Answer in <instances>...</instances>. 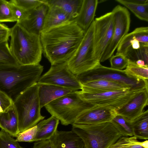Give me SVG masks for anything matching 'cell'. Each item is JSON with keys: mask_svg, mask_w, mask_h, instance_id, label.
Listing matches in <instances>:
<instances>
[{"mask_svg": "<svg viewBox=\"0 0 148 148\" xmlns=\"http://www.w3.org/2000/svg\"><path fill=\"white\" fill-rule=\"evenodd\" d=\"M134 136L137 139H148V110L144 111L139 116L131 122Z\"/></svg>", "mask_w": 148, "mask_h": 148, "instance_id": "d4e9b609", "label": "cell"}, {"mask_svg": "<svg viewBox=\"0 0 148 148\" xmlns=\"http://www.w3.org/2000/svg\"><path fill=\"white\" fill-rule=\"evenodd\" d=\"M85 32L74 20L40 35L44 56L53 65L66 62L74 53Z\"/></svg>", "mask_w": 148, "mask_h": 148, "instance_id": "6da1fadb", "label": "cell"}, {"mask_svg": "<svg viewBox=\"0 0 148 148\" xmlns=\"http://www.w3.org/2000/svg\"><path fill=\"white\" fill-rule=\"evenodd\" d=\"M13 104V100L6 93L0 90V106L3 111Z\"/></svg>", "mask_w": 148, "mask_h": 148, "instance_id": "74e56055", "label": "cell"}, {"mask_svg": "<svg viewBox=\"0 0 148 148\" xmlns=\"http://www.w3.org/2000/svg\"><path fill=\"white\" fill-rule=\"evenodd\" d=\"M15 21L8 1L0 0V23Z\"/></svg>", "mask_w": 148, "mask_h": 148, "instance_id": "d6a6232c", "label": "cell"}, {"mask_svg": "<svg viewBox=\"0 0 148 148\" xmlns=\"http://www.w3.org/2000/svg\"><path fill=\"white\" fill-rule=\"evenodd\" d=\"M43 70L36 64L0 66V90L13 101L21 92L37 83Z\"/></svg>", "mask_w": 148, "mask_h": 148, "instance_id": "7a4b0ae2", "label": "cell"}, {"mask_svg": "<svg viewBox=\"0 0 148 148\" xmlns=\"http://www.w3.org/2000/svg\"><path fill=\"white\" fill-rule=\"evenodd\" d=\"M125 56L129 60L135 62L138 60H142L148 65V44L142 43L140 48L136 49L130 48Z\"/></svg>", "mask_w": 148, "mask_h": 148, "instance_id": "83f0119b", "label": "cell"}, {"mask_svg": "<svg viewBox=\"0 0 148 148\" xmlns=\"http://www.w3.org/2000/svg\"><path fill=\"white\" fill-rule=\"evenodd\" d=\"M59 120L51 116L38 123V129L34 142L49 139L58 130Z\"/></svg>", "mask_w": 148, "mask_h": 148, "instance_id": "603a6c76", "label": "cell"}, {"mask_svg": "<svg viewBox=\"0 0 148 148\" xmlns=\"http://www.w3.org/2000/svg\"><path fill=\"white\" fill-rule=\"evenodd\" d=\"M117 115L114 110L96 106L82 113L73 123L93 125L110 122Z\"/></svg>", "mask_w": 148, "mask_h": 148, "instance_id": "4fadbf2b", "label": "cell"}, {"mask_svg": "<svg viewBox=\"0 0 148 148\" xmlns=\"http://www.w3.org/2000/svg\"><path fill=\"white\" fill-rule=\"evenodd\" d=\"M0 148H23L9 134L1 129L0 131Z\"/></svg>", "mask_w": 148, "mask_h": 148, "instance_id": "1f68e13d", "label": "cell"}, {"mask_svg": "<svg viewBox=\"0 0 148 148\" xmlns=\"http://www.w3.org/2000/svg\"><path fill=\"white\" fill-rule=\"evenodd\" d=\"M116 1L129 9L140 19L147 22L148 21V3L138 4L130 2L128 0H116Z\"/></svg>", "mask_w": 148, "mask_h": 148, "instance_id": "484cf974", "label": "cell"}, {"mask_svg": "<svg viewBox=\"0 0 148 148\" xmlns=\"http://www.w3.org/2000/svg\"><path fill=\"white\" fill-rule=\"evenodd\" d=\"M111 122L114 125L123 136H134L131 122L127 121L122 116L117 115Z\"/></svg>", "mask_w": 148, "mask_h": 148, "instance_id": "f546056e", "label": "cell"}, {"mask_svg": "<svg viewBox=\"0 0 148 148\" xmlns=\"http://www.w3.org/2000/svg\"><path fill=\"white\" fill-rule=\"evenodd\" d=\"M129 1L138 4H144L148 3V0H128Z\"/></svg>", "mask_w": 148, "mask_h": 148, "instance_id": "60d3db41", "label": "cell"}, {"mask_svg": "<svg viewBox=\"0 0 148 148\" xmlns=\"http://www.w3.org/2000/svg\"><path fill=\"white\" fill-rule=\"evenodd\" d=\"M47 5L48 9L42 32L64 25L74 20L60 8L52 5Z\"/></svg>", "mask_w": 148, "mask_h": 148, "instance_id": "ffe728a7", "label": "cell"}, {"mask_svg": "<svg viewBox=\"0 0 148 148\" xmlns=\"http://www.w3.org/2000/svg\"><path fill=\"white\" fill-rule=\"evenodd\" d=\"M128 61L129 60L124 55L116 54L110 58V67L117 70H122L126 68Z\"/></svg>", "mask_w": 148, "mask_h": 148, "instance_id": "836d02e7", "label": "cell"}, {"mask_svg": "<svg viewBox=\"0 0 148 148\" xmlns=\"http://www.w3.org/2000/svg\"><path fill=\"white\" fill-rule=\"evenodd\" d=\"M112 12L114 18L113 35L110 43L100 59V62L106 61L113 55L121 40L128 33L130 29V17L127 9L117 5Z\"/></svg>", "mask_w": 148, "mask_h": 148, "instance_id": "30bf717a", "label": "cell"}, {"mask_svg": "<svg viewBox=\"0 0 148 148\" xmlns=\"http://www.w3.org/2000/svg\"><path fill=\"white\" fill-rule=\"evenodd\" d=\"M37 84L41 108L58 98L73 91H75L55 85L38 83Z\"/></svg>", "mask_w": 148, "mask_h": 148, "instance_id": "ac0fdd59", "label": "cell"}, {"mask_svg": "<svg viewBox=\"0 0 148 148\" xmlns=\"http://www.w3.org/2000/svg\"><path fill=\"white\" fill-rule=\"evenodd\" d=\"M13 17L16 23H20L24 19L28 14L26 11L17 5L12 0L8 1Z\"/></svg>", "mask_w": 148, "mask_h": 148, "instance_id": "8d00e7d4", "label": "cell"}, {"mask_svg": "<svg viewBox=\"0 0 148 148\" xmlns=\"http://www.w3.org/2000/svg\"><path fill=\"white\" fill-rule=\"evenodd\" d=\"M82 85L81 90L88 92H105L132 88L129 86L121 83L105 79L92 80Z\"/></svg>", "mask_w": 148, "mask_h": 148, "instance_id": "44dd1931", "label": "cell"}, {"mask_svg": "<svg viewBox=\"0 0 148 148\" xmlns=\"http://www.w3.org/2000/svg\"><path fill=\"white\" fill-rule=\"evenodd\" d=\"M145 89L128 88L105 92H88L81 90L77 92L83 99L95 106L107 107L116 110Z\"/></svg>", "mask_w": 148, "mask_h": 148, "instance_id": "9c48e42d", "label": "cell"}, {"mask_svg": "<svg viewBox=\"0 0 148 148\" xmlns=\"http://www.w3.org/2000/svg\"><path fill=\"white\" fill-rule=\"evenodd\" d=\"M83 0H45L47 5L57 6L63 10L73 19L77 16Z\"/></svg>", "mask_w": 148, "mask_h": 148, "instance_id": "cb8c5ba5", "label": "cell"}, {"mask_svg": "<svg viewBox=\"0 0 148 148\" xmlns=\"http://www.w3.org/2000/svg\"><path fill=\"white\" fill-rule=\"evenodd\" d=\"M94 22V55L100 62L112 36L114 28V18L112 12L111 11L96 18Z\"/></svg>", "mask_w": 148, "mask_h": 148, "instance_id": "8fae6325", "label": "cell"}, {"mask_svg": "<svg viewBox=\"0 0 148 148\" xmlns=\"http://www.w3.org/2000/svg\"><path fill=\"white\" fill-rule=\"evenodd\" d=\"M10 28L0 23V42L8 41L10 36Z\"/></svg>", "mask_w": 148, "mask_h": 148, "instance_id": "f35d334b", "label": "cell"}, {"mask_svg": "<svg viewBox=\"0 0 148 148\" xmlns=\"http://www.w3.org/2000/svg\"><path fill=\"white\" fill-rule=\"evenodd\" d=\"M12 1L26 11L33 10L45 3L44 0H12Z\"/></svg>", "mask_w": 148, "mask_h": 148, "instance_id": "d590c367", "label": "cell"}, {"mask_svg": "<svg viewBox=\"0 0 148 148\" xmlns=\"http://www.w3.org/2000/svg\"><path fill=\"white\" fill-rule=\"evenodd\" d=\"M94 21L85 32L77 49L66 62L69 69L75 75L91 70L100 63L94 55Z\"/></svg>", "mask_w": 148, "mask_h": 148, "instance_id": "52a82bcc", "label": "cell"}, {"mask_svg": "<svg viewBox=\"0 0 148 148\" xmlns=\"http://www.w3.org/2000/svg\"><path fill=\"white\" fill-rule=\"evenodd\" d=\"M142 43H148L147 27L136 28L132 32L128 33L119 44L116 54L125 56L130 48L134 49H138L140 48Z\"/></svg>", "mask_w": 148, "mask_h": 148, "instance_id": "2e32d148", "label": "cell"}, {"mask_svg": "<svg viewBox=\"0 0 148 148\" xmlns=\"http://www.w3.org/2000/svg\"><path fill=\"white\" fill-rule=\"evenodd\" d=\"M10 51L19 65L39 64L43 53L40 35L31 33L19 23L11 28Z\"/></svg>", "mask_w": 148, "mask_h": 148, "instance_id": "3957f363", "label": "cell"}, {"mask_svg": "<svg viewBox=\"0 0 148 148\" xmlns=\"http://www.w3.org/2000/svg\"><path fill=\"white\" fill-rule=\"evenodd\" d=\"M0 128L13 137L20 133L17 113L13 104L0 113Z\"/></svg>", "mask_w": 148, "mask_h": 148, "instance_id": "7402d4cb", "label": "cell"}, {"mask_svg": "<svg viewBox=\"0 0 148 148\" xmlns=\"http://www.w3.org/2000/svg\"><path fill=\"white\" fill-rule=\"evenodd\" d=\"M3 112V111L1 108V107L0 106V113H1Z\"/></svg>", "mask_w": 148, "mask_h": 148, "instance_id": "b9f144b4", "label": "cell"}, {"mask_svg": "<svg viewBox=\"0 0 148 148\" xmlns=\"http://www.w3.org/2000/svg\"><path fill=\"white\" fill-rule=\"evenodd\" d=\"M124 70L128 76L148 83V65L140 66L129 60L128 64Z\"/></svg>", "mask_w": 148, "mask_h": 148, "instance_id": "4316f807", "label": "cell"}, {"mask_svg": "<svg viewBox=\"0 0 148 148\" xmlns=\"http://www.w3.org/2000/svg\"><path fill=\"white\" fill-rule=\"evenodd\" d=\"M98 0H83L78 15L74 19L85 32L94 21Z\"/></svg>", "mask_w": 148, "mask_h": 148, "instance_id": "d6986e66", "label": "cell"}, {"mask_svg": "<svg viewBox=\"0 0 148 148\" xmlns=\"http://www.w3.org/2000/svg\"><path fill=\"white\" fill-rule=\"evenodd\" d=\"M19 65L10 51L8 41L0 42V66Z\"/></svg>", "mask_w": 148, "mask_h": 148, "instance_id": "f1b7e54d", "label": "cell"}, {"mask_svg": "<svg viewBox=\"0 0 148 148\" xmlns=\"http://www.w3.org/2000/svg\"><path fill=\"white\" fill-rule=\"evenodd\" d=\"M148 90L145 89L138 92L127 103L116 111L117 115L131 122L143 113L144 108L148 105Z\"/></svg>", "mask_w": 148, "mask_h": 148, "instance_id": "5bb4252c", "label": "cell"}, {"mask_svg": "<svg viewBox=\"0 0 148 148\" xmlns=\"http://www.w3.org/2000/svg\"><path fill=\"white\" fill-rule=\"evenodd\" d=\"M81 84L97 79L117 82L129 86L134 89L148 90V83L127 75L124 70H119L104 66L99 63L93 69L76 75Z\"/></svg>", "mask_w": 148, "mask_h": 148, "instance_id": "ba28073f", "label": "cell"}, {"mask_svg": "<svg viewBox=\"0 0 148 148\" xmlns=\"http://www.w3.org/2000/svg\"><path fill=\"white\" fill-rule=\"evenodd\" d=\"M49 140L52 148H85L82 139L72 130H57Z\"/></svg>", "mask_w": 148, "mask_h": 148, "instance_id": "e0dca14e", "label": "cell"}, {"mask_svg": "<svg viewBox=\"0 0 148 148\" xmlns=\"http://www.w3.org/2000/svg\"><path fill=\"white\" fill-rule=\"evenodd\" d=\"M85 148H86L85 147Z\"/></svg>", "mask_w": 148, "mask_h": 148, "instance_id": "7bdbcfd3", "label": "cell"}, {"mask_svg": "<svg viewBox=\"0 0 148 148\" xmlns=\"http://www.w3.org/2000/svg\"><path fill=\"white\" fill-rule=\"evenodd\" d=\"M109 148H145L134 136H122Z\"/></svg>", "mask_w": 148, "mask_h": 148, "instance_id": "4dcf8cb0", "label": "cell"}, {"mask_svg": "<svg viewBox=\"0 0 148 148\" xmlns=\"http://www.w3.org/2000/svg\"><path fill=\"white\" fill-rule=\"evenodd\" d=\"M45 3L28 12L26 17L19 23L29 32L40 35L43 28L48 6Z\"/></svg>", "mask_w": 148, "mask_h": 148, "instance_id": "9a60e30c", "label": "cell"}, {"mask_svg": "<svg viewBox=\"0 0 148 148\" xmlns=\"http://www.w3.org/2000/svg\"><path fill=\"white\" fill-rule=\"evenodd\" d=\"M38 129L37 124L32 128L20 132L16 137V140L18 142H34Z\"/></svg>", "mask_w": 148, "mask_h": 148, "instance_id": "e575fe53", "label": "cell"}, {"mask_svg": "<svg viewBox=\"0 0 148 148\" xmlns=\"http://www.w3.org/2000/svg\"><path fill=\"white\" fill-rule=\"evenodd\" d=\"M33 148H52L49 139L35 142Z\"/></svg>", "mask_w": 148, "mask_h": 148, "instance_id": "ab89813d", "label": "cell"}, {"mask_svg": "<svg viewBox=\"0 0 148 148\" xmlns=\"http://www.w3.org/2000/svg\"><path fill=\"white\" fill-rule=\"evenodd\" d=\"M96 106L83 99L76 91L56 99L44 107L64 125L72 124L84 112Z\"/></svg>", "mask_w": 148, "mask_h": 148, "instance_id": "8992f818", "label": "cell"}, {"mask_svg": "<svg viewBox=\"0 0 148 148\" xmlns=\"http://www.w3.org/2000/svg\"><path fill=\"white\" fill-rule=\"evenodd\" d=\"M38 83L50 84L72 90H81L82 86L76 75L70 70L66 62L51 65L49 70L40 77Z\"/></svg>", "mask_w": 148, "mask_h": 148, "instance_id": "7c38bea8", "label": "cell"}, {"mask_svg": "<svg viewBox=\"0 0 148 148\" xmlns=\"http://www.w3.org/2000/svg\"><path fill=\"white\" fill-rule=\"evenodd\" d=\"M72 125L71 130L81 138L86 148H109L123 136L111 122L93 125Z\"/></svg>", "mask_w": 148, "mask_h": 148, "instance_id": "5b68a950", "label": "cell"}, {"mask_svg": "<svg viewBox=\"0 0 148 148\" xmlns=\"http://www.w3.org/2000/svg\"><path fill=\"white\" fill-rule=\"evenodd\" d=\"M38 89L37 82L21 92L13 101L20 132L33 127L45 118L40 113Z\"/></svg>", "mask_w": 148, "mask_h": 148, "instance_id": "277c9868", "label": "cell"}]
</instances>
